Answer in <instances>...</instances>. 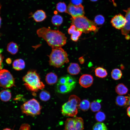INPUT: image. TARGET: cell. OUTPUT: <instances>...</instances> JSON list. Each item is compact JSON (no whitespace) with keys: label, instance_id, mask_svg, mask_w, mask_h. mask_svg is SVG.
Returning a JSON list of instances; mask_svg holds the SVG:
<instances>
[{"label":"cell","instance_id":"obj_5","mask_svg":"<svg viewBox=\"0 0 130 130\" xmlns=\"http://www.w3.org/2000/svg\"><path fill=\"white\" fill-rule=\"evenodd\" d=\"M80 102V99L76 95H71L68 101L62 106V113L63 115L69 117L75 116L78 113Z\"/></svg>","mask_w":130,"mask_h":130},{"label":"cell","instance_id":"obj_37","mask_svg":"<svg viewBox=\"0 0 130 130\" xmlns=\"http://www.w3.org/2000/svg\"><path fill=\"white\" fill-rule=\"evenodd\" d=\"M1 52H0V70L2 69V62L3 57L1 54Z\"/></svg>","mask_w":130,"mask_h":130},{"label":"cell","instance_id":"obj_3","mask_svg":"<svg viewBox=\"0 0 130 130\" xmlns=\"http://www.w3.org/2000/svg\"><path fill=\"white\" fill-rule=\"evenodd\" d=\"M72 25H74L76 29L85 33L90 32H97L99 29L97 25L92 21L89 19L84 16L70 19Z\"/></svg>","mask_w":130,"mask_h":130},{"label":"cell","instance_id":"obj_2","mask_svg":"<svg viewBox=\"0 0 130 130\" xmlns=\"http://www.w3.org/2000/svg\"><path fill=\"white\" fill-rule=\"evenodd\" d=\"M24 85L28 90L36 92L43 89L45 85L41 81L39 74L34 70L29 71L23 77Z\"/></svg>","mask_w":130,"mask_h":130},{"label":"cell","instance_id":"obj_43","mask_svg":"<svg viewBox=\"0 0 130 130\" xmlns=\"http://www.w3.org/2000/svg\"><path fill=\"white\" fill-rule=\"evenodd\" d=\"M128 105H129L130 106V99L129 98V99L128 101Z\"/></svg>","mask_w":130,"mask_h":130},{"label":"cell","instance_id":"obj_10","mask_svg":"<svg viewBox=\"0 0 130 130\" xmlns=\"http://www.w3.org/2000/svg\"><path fill=\"white\" fill-rule=\"evenodd\" d=\"M111 23L115 28L121 30L125 26L126 20L125 17L119 14L115 15L112 19Z\"/></svg>","mask_w":130,"mask_h":130},{"label":"cell","instance_id":"obj_30","mask_svg":"<svg viewBox=\"0 0 130 130\" xmlns=\"http://www.w3.org/2000/svg\"><path fill=\"white\" fill-rule=\"evenodd\" d=\"M93 130H107L105 124L101 122L96 123L93 126Z\"/></svg>","mask_w":130,"mask_h":130},{"label":"cell","instance_id":"obj_7","mask_svg":"<svg viewBox=\"0 0 130 130\" xmlns=\"http://www.w3.org/2000/svg\"><path fill=\"white\" fill-rule=\"evenodd\" d=\"M15 86L14 79L10 72L5 69L0 70V86L7 88Z\"/></svg>","mask_w":130,"mask_h":130},{"label":"cell","instance_id":"obj_19","mask_svg":"<svg viewBox=\"0 0 130 130\" xmlns=\"http://www.w3.org/2000/svg\"><path fill=\"white\" fill-rule=\"evenodd\" d=\"M13 68L17 71L21 70L25 67V63L24 60L21 59H18L14 60L13 64Z\"/></svg>","mask_w":130,"mask_h":130},{"label":"cell","instance_id":"obj_6","mask_svg":"<svg viewBox=\"0 0 130 130\" xmlns=\"http://www.w3.org/2000/svg\"><path fill=\"white\" fill-rule=\"evenodd\" d=\"M22 112L28 115L35 116L40 113L41 107L39 102L34 98L30 99L21 106Z\"/></svg>","mask_w":130,"mask_h":130},{"label":"cell","instance_id":"obj_14","mask_svg":"<svg viewBox=\"0 0 130 130\" xmlns=\"http://www.w3.org/2000/svg\"><path fill=\"white\" fill-rule=\"evenodd\" d=\"M34 20L36 22H42L47 17L45 12L42 10H38L35 11L32 16Z\"/></svg>","mask_w":130,"mask_h":130},{"label":"cell","instance_id":"obj_17","mask_svg":"<svg viewBox=\"0 0 130 130\" xmlns=\"http://www.w3.org/2000/svg\"><path fill=\"white\" fill-rule=\"evenodd\" d=\"M67 70L68 72L70 74L75 75L78 74L80 71V68L77 63H72L68 67Z\"/></svg>","mask_w":130,"mask_h":130},{"label":"cell","instance_id":"obj_34","mask_svg":"<svg viewBox=\"0 0 130 130\" xmlns=\"http://www.w3.org/2000/svg\"><path fill=\"white\" fill-rule=\"evenodd\" d=\"M58 83L61 84H65L66 83V76L61 77L58 79Z\"/></svg>","mask_w":130,"mask_h":130},{"label":"cell","instance_id":"obj_4","mask_svg":"<svg viewBox=\"0 0 130 130\" xmlns=\"http://www.w3.org/2000/svg\"><path fill=\"white\" fill-rule=\"evenodd\" d=\"M49 58L50 65L57 68L69 62L67 52L61 47L52 48Z\"/></svg>","mask_w":130,"mask_h":130},{"label":"cell","instance_id":"obj_1","mask_svg":"<svg viewBox=\"0 0 130 130\" xmlns=\"http://www.w3.org/2000/svg\"><path fill=\"white\" fill-rule=\"evenodd\" d=\"M36 33L39 37L43 39L52 48L61 47L66 43L67 38L65 34L58 30L43 27L38 29Z\"/></svg>","mask_w":130,"mask_h":130},{"label":"cell","instance_id":"obj_32","mask_svg":"<svg viewBox=\"0 0 130 130\" xmlns=\"http://www.w3.org/2000/svg\"><path fill=\"white\" fill-rule=\"evenodd\" d=\"M105 20L103 16L101 15H98L95 17L94 22L96 25H101L104 23Z\"/></svg>","mask_w":130,"mask_h":130},{"label":"cell","instance_id":"obj_22","mask_svg":"<svg viewBox=\"0 0 130 130\" xmlns=\"http://www.w3.org/2000/svg\"><path fill=\"white\" fill-rule=\"evenodd\" d=\"M19 47L17 45L13 42H11L8 43L7 46V50L13 55L16 54L18 52Z\"/></svg>","mask_w":130,"mask_h":130},{"label":"cell","instance_id":"obj_28","mask_svg":"<svg viewBox=\"0 0 130 130\" xmlns=\"http://www.w3.org/2000/svg\"><path fill=\"white\" fill-rule=\"evenodd\" d=\"M51 96L49 92L46 90L41 91L39 95V98L42 101H46L50 98Z\"/></svg>","mask_w":130,"mask_h":130},{"label":"cell","instance_id":"obj_24","mask_svg":"<svg viewBox=\"0 0 130 130\" xmlns=\"http://www.w3.org/2000/svg\"><path fill=\"white\" fill-rule=\"evenodd\" d=\"M101 100L97 99L94 101L90 104V108L91 110L94 112L99 111L101 108L100 103Z\"/></svg>","mask_w":130,"mask_h":130},{"label":"cell","instance_id":"obj_33","mask_svg":"<svg viewBox=\"0 0 130 130\" xmlns=\"http://www.w3.org/2000/svg\"><path fill=\"white\" fill-rule=\"evenodd\" d=\"M95 119L99 122H102L105 120L106 116L103 112L99 111L96 113L95 116Z\"/></svg>","mask_w":130,"mask_h":130},{"label":"cell","instance_id":"obj_8","mask_svg":"<svg viewBox=\"0 0 130 130\" xmlns=\"http://www.w3.org/2000/svg\"><path fill=\"white\" fill-rule=\"evenodd\" d=\"M84 121L82 118L80 117H74L68 118L65 122V130H83Z\"/></svg>","mask_w":130,"mask_h":130},{"label":"cell","instance_id":"obj_12","mask_svg":"<svg viewBox=\"0 0 130 130\" xmlns=\"http://www.w3.org/2000/svg\"><path fill=\"white\" fill-rule=\"evenodd\" d=\"M68 33L71 35V39L73 41L76 42L81 36L82 32L76 29L75 26L73 25H71L68 29Z\"/></svg>","mask_w":130,"mask_h":130},{"label":"cell","instance_id":"obj_9","mask_svg":"<svg viewBox=\"0 0 130 130\" xmlns=\"http://www.w3.org/2000/svg\"><path fill=\"white\" fill-rule=\"evenodd\" d=\"M66 13L71 15L72 18L84 16L85 14L84 8L82 4L76 6L71 3L67 7Z\"/></svg>","mask_w":130,"mask_h":130},{"label":"cell","instance_id":"obj_41","mask_svg":"<svg viewBox=\"0 0 130 130\" xmlns=\"http://www.w3.org/2000/svg\"><path fill=\"white\" fill-rule=\"evenodd\" d=\"M1 7H2V5L0 4V10L1 9ZM1 17L0 16V26H1Z\"/></svg>","mask_w":130,"mask_h":130},{"label":"cell","instance_id":"obj_35","mask_svg":"<svg viewBox=\"0 0 130 130\" xmlns=\"http://www.w3.org/2000/svg\"><path fill=\"white\" fill-rule=\"evenodd\" d=\"M71 3L75 5L78 6L81 4L82 0H70Z\"/></svg>","mask_w":130,"mask_h":130},{"label":"cell","instance_id":"obj_16","mask_svg":"<svg viewBox=\"0 0 130 130\" xmlns=\"http://www.w3.org/2000/svg\"><path fill=\"white\" fill-rule=\"evenodd\" d=\"M129 99L128 96H118L116 98V103L117 105L119 106L125 107L128 105Z\"/></svg>","mask_w":130,"mask_h":130},{"label":"cell","instance_id":"obj_29","mask_svg":"<svg viewBox=\"0 0 130 130\" xmlns=\"http://www.w3.org/2000/svg\"><path fill=\"white\" fill-rule=\"evenodd\" d=\"M56 8L57 11L60 13H66L67 7L65 2H60L57 4Z\"/></svg>","mask_w":130,"mask_h":130},{"label":"cell","instance_id":"obj_48","mask_svg":"<svg viewBox=\"0 0 130 130\" xmlns=\"http://www.w3.org/2000/svg\"></svg>","mask_w":130,"mask_h":130},{"label":"cell","instance_id":"obj_46","mask_svg":"<svg viewBox=\"0 0 130 130\" xmlns=\"http://www.w3.org/2000/svg\"><path fill=\"white\" fill-rule=\"evenodd\" d=\"M2 51V49H0V52H1Z\"/></svg>","mask_w":130,"mask_h":130},{"label":"cell","instance_id":"obj_20","mask_svg":"<svg viewBox=\"0 0 130 130\" xmlns=\"http://www.w3.org/2000/svg\"><path fill=\"white\" fill-rule=\"evenodd\" d=\"M115 90L116 93L120 95L126 94L128 92V90L127 87L122 83L118 84L116 86Z\"/></svg>","mask_w":130,"mask_h":130},{"label":"cell","instance_id":"obj_18","mask_svg":"<svg viewBox=\"0 0 130 130\" xmlns=\"http://www.w3.org/2000/svg\"><path fill=\"white\" fill-rule=\"evenodd\" d=\"M58 80L57 75L53 72H51L48 73L46 76V83L49 85H52L55 84Z\"/></svg>","mask_w":130,"mask_h":130},{"label":"cell","instance_id":"obj_23","mask_svg":"<svg viewBox=\"0 0 130 130\" xmlns=\"http://www.w3.org/2000/svg\"><path fill=\"white\" fill-rule=\"evenodd\" d=\"M95 73L96 76L100 78H104L106 77L108 75L106 70L100 67H98L96 69Z\"/></svg>","mask_w":130,"mask_h":130},{"label":"cell","instance_id":"obj_13","mask_svg":"<svg viewBox=\"0 0 130 130\" xmlns=\"http://www.w3.org/2000/svg\"><path fill=\"white\" fill-rule=\"evenodd\" d=\"M125 12V18L126 20V23L124 27L121 29L122 34L126 35L130 31V7L127 10H124Z\"/></svg>","mask_w":130,"mask_h":130},{"label":"cell","instance_id":"obj_27","mask_svg":"<svg viewBox=\"0 0 130 130\" xmlns=\"http://www.w3.org/2000/svg\"><path fill=\"white\" fill-rule=\"evenodd\" d=\"M122 74L121 71L119 69L116 68L112 70L111 73L112 78L115 80L120 79L122 77Z\"/></svg>","mask_w":130,"mask_h":130},{"label":"cell","instance_id":"obj_38","mask_svg":"<svg viewBox=\"0 0 130 130\" xmlns=\"http://www.w3.org/2000/svg\"><path fill=\"white\" fill-rule=\"evenodd\" d=\"M127 112L128 116L130 117V106L127 108Z\"/></svg>","mask_w":130,"mask_h":130},{"label":"cell","instance_id":"obj_25","mask_svg":"<svg viewBox=\"0 0 130 130\" xmlns=\"http://www.w3.org/2000/svg\"><path fill=\"white\" fill-rule=\"evenodd\" d=\"M63 18L59 15L56 14L53 16L51 19V22L52 24L56 26H60L63 22Z\"/></svg>","mask_w":130,"mask_h":130},{"label":"cell","instance_id":"obj_45","mask_svg":"<svg viewBox=\"0 0 130 130\" xmlns=\"http://www.w3.org/2000/svg\"><path fill=\"white\" fill-rule=\"evenodd\" d=\"M91 1H97L98 0H90Z\"/></svg>","mask_w":130,"mask_h":130},{"label":"cell","instance_id":"obj_26","mask_svg":"<svg viewBox=\"0 0 130 130\" xmlns=\"http://www.w3.org/2000/svg\"><path fill=\"white\" fill-rule=\"evenodd\" d=\"M90 104L88 100L84 99L80 102L79 105V108L82 111H86L90 107Z\"/></svg>","mask_w":130,"mask_h":130},{"label":"cell","instance_id":"obj_44","mask_svg":"<svg viewBox=\"0 0 130 130\" xmlns=\"http://www.w3.org/2000/svg\"><path fill=\"white\" fill-rule=\"evenodd\" d=\"M54 14L56 15V14H57V11H54Z\"/></svg>","mask_w":130,"mask_h":130},{"label":"cell","instance_id":"obj_42","mask_svg":"<svg viewBox=\"0 0 130 130\" xmlns=\"http://www.w3.org/2000/svg\"><path fill=\"white\" fill-rule=\"evenodd\" d=\"M3 130H12L8 128H6L4 129Z\"/></svg>","mask_w":130,"mask_h":130},{"label":"cell","instance_id":"obj_39","mask_svg":"<svg viewBox=\"0 0 130 130\" xmlns=\"http://www.w3.org/2000/svg\"><path fill=\"white\" fill-rule=\"evenodd\" d=\"M11 59L10 58L7 59L6 60V62L8 64H10L11 63Z\"/></svg>","mask_w":130,"mask_h":130},{"label":"cell","instance_id":"obj_15","mask_svg":"<svg viewBox=\"0 0 130 130\" xmlns=\"http://www.w3.org/2000/svg\"><path fill=\"white\" fill-rule=\"evenodd\" d=\"M74 88L66 84H61L58 83L56 86V90L58 93L65 94L70 92Z\"/></svg>","mask_w":130,"mask_h":130},{"label":"cell","instance_id":"obj_36","mask_svg":"<svg viewBox=\"0 0 130 130\" xmlns=\"http://www.w3.org/2000/svg\"><path fill=\"white\" fill-rule=\"evenodd\" d=\"M29 125L27 124H24L22 125L20 127V130H30Z\"/></svg>","mask_w":130,"mask_h":130},{"label":"cell","instance_id":"obj_21","mask_svg":"<svg viewBox=\"0 0 130 130\" xmlns=\"http://www.w3.org/2000/svg\"><path fill=\"white\" fill-rule=\"evenodd\" d=\"M11 92L8 90H4L0 92V98L2 101H9L11 99Z\"/></svg>","mask_w":130,"mask_h":130},{"label":"cell","instance_id":"obj_31","mask_svg":"<svg viewBox=\"0 0 130 130\" xmlns=\"http://www.w3.org/2000/svg\"><path fill=\"white\" fill-rule=\"evenodd\" d=\"M66 76V83L65 84L75 87L76 83L75 79L73 77L69 75Z\"/></svg>","mask_w":130,"mask_h":130},{"label":"cell","instance_id":"obj_47","mask_svg":"<svg viewBox=\"0 0 130 130\" xmlns=\"http://www.w3.org/2000/svg\"><path fill=\"white\" fill-rule=\"evenodd\" d=\"M128 97H129V98L130 99V95H129V96Z\"/></svg>","mask_w":130,"mask_h":130},{"label":"cell","instance_id":"obj_40","mask_svg":"<svg viewBox=\"0 0 130 130\" xmlns=\"http://www.w3.org/2000/svg\"><path fill=\"white\" fill-rule=\"evenodd\" d=\"M109 0L112 1L113 2V4L115 6H117L116 4L114 1L115 0Z\"/></svg>","mask_w":130,"mask_h":130},{"label":"cell","instance_id":"obj_11","mask_svg":"<svg viewBox=\"0 0 130 130\" xmlns=\"http://www.w3.org/2000/svg\"><path fill=\"white\" fill-rule=\"evenodd\" d=\"M93 78L91 75L84 74L82 75L79 80V83L82 87L87 88L91 86L93 82Z\"/></svg>","mask_w":130,"mask_h":130}]
</instances>
